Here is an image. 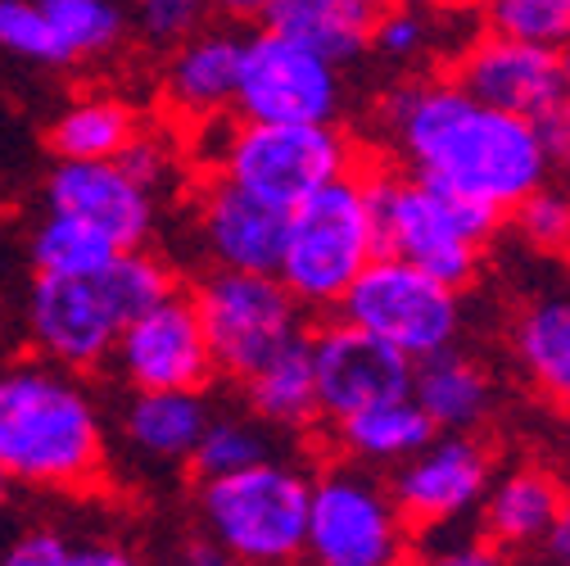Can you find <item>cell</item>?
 I'll return each mask as SVG.
<instances>
[{"mask_svg": "<svg viewBox=\"0 0 570 566\" xmlns=\"http://www.w3.org/2000/svg\"><path fill=\"white\" fill-rule=\"evenodd\" d=\"M381 118L412 177L512 208L530 199L557 159L539 123L493 109L458 82H407L385 96Z\"/></svg>", "mask_w": 570, "mask_h": 566, "instance_id": "cell-1", "label": "cell"}, {"mask_svg": "<svg viewBox=\"0 0 570 566\" xmlns=\"http://www.w3.org/2000/svg\"><path fill=\"white\" fill-rule=\"evenodd\" d=\"M100 467V417L68 368H10L0 381V471L37 489H87Z\"/></svg>", "mask_w": 570, "mask_h": 566, "instance_id": "cell-2", "label": "cell"}, {"mask_svg": "<svg viewBox=\"0 0 570 566\" xmlns=\"http://www.w3.org/2000/svg\"><path fill=\"white\" fill-rule=\"evenodd\" d=\"M372 199L381 223V254L425 267L453 291H462L475 276L480 245L508 218L489 199L394 173H372Z\"/></svg>", "mask_w": 570, "mask_h": 566, "instance_id": "cell-3", "label": "cell"}, {"mask_svg": "<svg viewBox=\"0 0 570 566\" xmlns=\"http://www.w3.org/2000/svg\"><path fill=\"white\" fill-rule=\"evenodd\" d=\"M381 258V223L372 177L348 173L322 186L291 214L281 281L304 309H340L372 263Z\"/></svg>", "mask_w": 570, "mask_h": 566, "instance_id": "cell-4", "label": "cell"}, {"mask_svg": "<svg viewBox=\"0 0 570 566\" xmlns=\"http://www.w3.org/2000/svg\"><path fill=\"white\" fill-rule=\"evenodd\" d=\"M208 539L240 566H291L308 553L313 485L291 462H258L236 476L199 480Z\"/></svg>", "mask_w": 570, "mask_h": 566, "instance_id": "cell-5", "label": "cell"}, {"mask_svg": "<svg viewBox=\"0 0 570 566\" xmlns=\"http://www.w3.org/2000/svg\"><path fill=\"white\" fill-rule=\"evenodd\" d=\"M195 309L213 349V363L232 381H249L276 353L308 340L304 304L276 272L213 267L195 286Z\"/></svg>", "mask_w": 570, "mask_h": 566, "instance_id": "cell-6", "label": "cell"}, {"mask_svg": "<svg viewBox=\"0 0 570 566\" xmlns=\"http://www.w3.org/2000/svg\"><path fill=\"white\" fill-rule=\"evenodd\" d=\"M223 177L295 214L322 186L353 173V146L331 123H249L227 127L218 146Z\"/></svg>", "mask_w": 570, "mask_h": 566, "instance_id": "cell-7", "label": "cell"}, {"mask_svg": "<svg viewBox=\"0 0 570 566\" xmlns=\"http://www.w3.org/2000/svg\"><path fill=\"white\" fill-rule=\"evenodd\" d=\"M340 318L390 340L412 363L431 359L440 349H453V335L462 326L458 291L394 254H381L353 281V291L340 304Z\"/></svg>", "mask_w": 570, "mask_h": 566, "instance_id": "cell-8", "label": "cell"}, {"mask_svg": "<svg viewBox=\"0 0 570 566\" xmlns=\"http://www.w3.org/2000/svg\"><path fill=\"white\" fill-rule=\"evenodd\" d=\"M308 566H407V517L363 467H331L313 485Z\"/></svg>", "mask_w": 570, "mask_h": 566, "instance_id": "cell-9", "label": "cell"}, {"mask_svg": "<svg viewBox=\"0 0 570 566\" xmlns=\"http://www.w3.org/2000/svg\"><path fill=\"white\" fill-rule=\"evenodd\" d=\"M340 64L263 28L245 41L236 114L249 123H331L340 109Z\"/></svg>", "mask_w": 570, "mask_h": 566, "instance_id": "cell-10", "label": "cell"}, {"mask_svg": "<svg viewBox=\"0 0 570 566\" xmlns=\"http://www.w3.org/2000/svg\"><path fill=\"white\" fill-rule=\"evenodd\" d=\"M23 322L37 344V353L55 368L87 372L100 368L118 349L122 318L109 300V291L96 281H63V276H32Z\"/></svg>", "mask_w": 570, "mask_h": 566, "instance_id": "cell-11", "label": "cell"}, {"mask_svg": "<svg viewBox=\"0 0 570 566\" xmlns=\"http://www.w3.org/2000/svg\"><path fill=\"white\" fill-rule=\"evenodd\" d=\"M453 82L462 91H471L475 100L521 114L530 123H548L557 114L570 109V91H566V68H561V50L548 46H530L517 37H475L462 59Z\"/></svg>", "mask_w": 570, "mask_h": 566, "instance_id": "cell-12", "label": "cell"}, {"mask_svg": "<svg viewBox=\"0 0 570 566\" xmlns=\"http://www.w3.org/2000/svg\"><path fill=\"white\" fill-rule=\"evenodd\" d=\"M118 372L131 390H204L218 372L195 300H164L118 335Z\"/></svg>", "mask_w": 570, "mask_h": 566, "instance_id": "cell-13", "label": "cell"}, {"mask_svg": "<svg viewBox=\"0 0 570 566\" xmlns=\"http://www.w3.org/2000/svg\"><path fill=\"white\" fill-rule=\"evenodd\" d=\"M313 340V363H317V390H322V417L344 421L381 399L407 394L416 363L399 353L390 340L353 326V322H326Z\"/></svg>", "mask_w": 570, "mask_h": 566, "instance_id": "cell-14", "label": "cell"}, {"mask_svg": "<svg viewBox=\"0 0 570 566\" xmlns=\"http://www.w3.org/2000/svg\"><path fill=\"white\" fill-rule=\"evenodd\" d=\"M489 449L475 436L449 431L394 467L390 494L412 526H444L466 517L480 499H489Z\"/></svg>", "mask_w": 570, "mask_h": 566, "instance_id": "cell-15", "label": "cell"}, {"mask_svg": "<svg viewBox=\"0 0 570 566\" xmlns=\"http://www.w3.org/2000/svg\"><path fill=\"white\" fill-rule=\"evenodd\" d=\"M41 195L46 214L87 218L122 250H140L155 227V191L140 186L118 159H55Z\"/></svg>", "mask_w": 570, "mask_h": 566, "instance_id": "cell-16", "label": "cell"}, {"mask_svg": "<svg viewBox=\"0 0 570 566\" xmlns=\"http://www.w3.org/2000/svg\"><path fill=\"white\" fill-rule=\"evenodd\" d=\"M291 214L249 195L232 177L208 182L199 199V241L204 254L232 272H281Z\"/></svg>", "mask_w": 570, "mask_h": 566, "instance_id": "cell-17", "label": "cell"}, {"mask_svg": "<svg viewBox=\"0 0 570 566\" xmlns=\"http://www.w3.org/2000/svg\"><path fill=\"white\" fill-rule=\"evenodd\" d=\"M385 14L390 0H272L263 28L326 55L331 64H348L376 46Z\"/></svg>", "mask_w": 570, "mask_h": 566, "instance_id": "cell-18", "label": "cell"}, {"mask_svg": "<svg viewBox=\"0 0 570 566\" xmlns=\"http://www.w3.org/2000/svg\"><path fill=\"white\" fill-rule=\"evenodd\" d=\"M245 68V41L232 32H199L186 46H177L164 91L168 100L190 118H218L227 105L236 109Z\"/></svg>", "mask_w": 570, "mask_h": 566, "instance_id": "cell-19", "label": "cell"}, {"mask_svg": "<svg viewBox=\"0 0 570 566\" xmlns=\"http://www.w3.org/2000/svg\"><path fill=\"white\" fill-rule=\"evenodd\" d=\"M208 421L199 390H136L122 412V440L155 462H190Z\"/></svg>", "mask_w": 570, "mask_h": 566, "instance_id": "cell-20", "label": "cell"}, {"mask_svg": "<svg viewBox=\"0 0 570 566\" xmlns=\"http://www.w3.org/2000/svg\"><path fill=\"white\" fill-rule=\"evenodd\" d=\"M335 431H340V445L367 467H399L412 453H421L425 445H435V436H440V427L431 421V412L416 403L412 390L335 421Z\"/></svg>", "mask_w": 570, "mask_h": 566, "instance_id": "cell-21", "label": "cell"}, {"mask_svg": "<svg viewBox=\"0 0 570 566\" xmlns=\"http://www.w3.org/2000/svg\"><path fill=\"white\" fill-rule=\"evenodd\" d=\"M517 363L530 386L570 412V295H543L525 304L512 331Z\"/></svg>", "mask_w": 570, "mask_h": 566, "instance_id": "cell-22", "label": "cell"}, {"mask_svg": "<svg viewBox=\"0 0 570 566\" xmlns=\"http://www.w3.org/2000/svg\"><path fill=\"white\" fill-rule=\"evenodd\" d=\"M566 504L561 485L539 471V467H521L508 480H498L484 499V535L498 548H530L543 544L557 513Z\"/></svg>", "mask_w": 570, "mask_h": 566, "instance_id": "cell-23", "label": "cell"}, {"mask_svg": "<svg viewBox=\"0 0 570 566\" xmlns=\"http://www.w3.org/2000/svg\"><path fill=\"white\" fill-rule=\"evenodd\" d=\"M412 394L431 412L440 431H458V436L480 427L489 412V377L480 372L475 359H466L458 349H440L431 359H421L412 372Z\"/></svg>", "mask_w": 570, "mask_h": 566, "instance_id": "cell-24", "label": "cell"}, {"mask_svg": "<svg viewBox=\"0 0 570 566\" xmlns=\"http://www.w3.org/2000/svg\"><path fill=\"white\" fill-rule=\"evenodd\" d=\"M249 390V412L263 427L299 431L322 412V390H317V363H313V340H299L295 349L276 353V359L245 381Z\"/></svg>", "mask_w": 570, "mask_h": 566, "instance_id": "cell-25", "label": "cell"}, {"mask_svg": "<svg viewBox=\"0 0 570 566\" xmlns=\"http://www.w3.org/2000/svg\"><path fill=\"white\" fill-rule=\"evenodd\" d=\"M122 245L87 218L46 214L28 236L32 276H63V281H96L114 267Z\"/></svg>", "mask_w": 570, "mask_h": 566, "instance_id": "cell-26", "label": "cell"}, {"mask_svg": "<svg viewBox=\"0 0 570 566\" xmlns=\"http://www.w3.org/2000/svg\"><path fill=\"white\" fill-rule=\"evenodd\" d=\"M136 118L127 105L96 96V100H78L68 105L50 131H46V150L55 159H118L131 140H136Z\"/></svg>", "mask_w": 570, "mask_h": 566, "instance_id": "cell-27", "label": "cell"}, {"mask_svg": "<svg viewBox=\"0 0 570 566\" xmlns=\"http://www.w3.org/2000/svg\"><path fill=\"white\" fill-rule=\"evenodd\" d=\"M267 458L272 453H267V436L258 427V417H213L195 458H190V471L199 480H218V476L249 471Z\"/></svg>", "mask_w": 570, "mask_h": 566, "instance_id": "cell-28", "label": "cell"}, {"mask_svg": "<svg viewBox=\"0 0 570 566\" xmlns=\"http://www.w3.org/2000/svg\"><path fill=\"white\" fill-rule=\"evenodd\" d=\"M100 286L109 291V300H114V309H118L122 322L150 313L155 304H164V300L177 295L168 263L155 258V254H146V250H122L114 258V267L100 276Z\"/></svg>", "mask_w": 570, "mask_h": 566, "instance_id": "cell-29", "label": "cell"}, {"mask_svg": "<svg viewBox=\"0 0 570 566\" xmlns=\"http://www.w3.org/2000/svg\"><path fill=\"white\" fill-rule=\"evenodd\" d=\"M41 6L50 10L73 64L109 55L122 41V10L114 0H41Z\"/></svg>", "mask_w": 570, "mask_h": 566, "instance_id": "cell-30", "label": "cell"}, {"mask_svg": "<svg viewBox=\"0 0 570 566\" xmlns=\"http://www.w3.org/2000/svg\"><path fill=\"white\" fill-rule=\"evenodd\" d=\"M0 46L14 59L46 64V68L73 64V55H68V46L41 0H0Z\"/></svg>", "mask_w": 570, "mask_h": 566, "instance_id": "cell-31", "label": "cell"}, {"mask_svg": "<svg viewBox=\"0 0 570 566\" xmlns=\"http://www.w3.org/2000/svg\"><path fill=\"white\" fill-rule=\"evenodd\" d=\"M489 32L517 37L530 46H570V0H489Z\"/></svg>", "mask_w": 570, "mask_h": 566, "instance_id": "cell-32", "label": "cell"}, {"mask_svg": "<svg viewBox=\"0 0 570 566\" xmlns=\"http://www.w3.org/2000/svg\"><path fill=\"white\" fill-rule=\"evenodd\" d=\"M512 223L534 250H552V254L570 250V195L539 186L530 199H521L512 208Z\"/></svg>", "mask_w": 570, "mask_h": 566, "instance_id": "cell-33", "label": "cell"}, {"mask_svg": "<svg viewBox=\"0 0 570 566\" xmlns=\"http://www.w3.org/2000/svg\"><path fill=\"white\" fill-rule=\"evenodd\" d=\"M208 0H136V23L155 46H186L208 19Z\"/></svg>", "mask_w": 570, "mask_h": 566, "instance_id": "cell-34", "label": "cell"}, {"mask_svg": "<svg viewBox=\"0 0 570 566\" xmlns=\"http://www.w3.org/2000/svg\"><path fill=\"white\" fill-rule=\"evenodd\" d=\"M73 548L78 544L55 526H28L23 535L10 539L0 566H73Z\"/></svg>", "mask_w": 570, "mask_h": 566, "instance_id": "cell-35", "label": "cell"}, {"mask_svg": "<svg viewBox=\"0 0 570 566\" xmlns=\"http://www.w3.org/2000/svg\"><path fill=\"white\" fill-rule=\"evenodd\" d=\"M425 46H431V23L412 6H390V14L376 28V50L390 59H416Z\"/></svg>", "mask_w": 570, "mask_h": 566, "instance_id": "cell-36", "label": "cell"}, {"mask_svg": "<svg viewBox=\"0 0 570 566\" xmlns=\"http://www.w3.org/2000/svg\"><path fill=\"white\" fill-rule=\"evenodd\" d=\"M118 164L140 182V186H159L164 182V173H168V155H164V146H159V140H150V136H136L131 140V146L118 155Z\"/></svg>", "mask_w": 570, "mask_h": 566, "instance_id": "cell-37", "label": "cell"}, {"mask_svg": "<svg viewBox=\"0 0 570 566\" xmlns=\"http://www.w3.org/2000/svg\"><path fill=\"white\" fill-rule=\"evenodd\" d=\"M421 566H508L503 548L493 539H471V544H449V548H435Z\"/></svg>", "mask_w": 570, "mask_h": 566, "instance_id": "cell-38", "label": "cell"}, {"mask_svg": "<svg viewBox=\"0 0 570 566\" xmlns=\"http://www.w3.org/2000/svg\"><path fill=\"white\" fill-rule=\"evenodd\" d=\"M73 566H140V557L114 539H82L73 548Z\"/></svg>", "mask_w": 570, "mask_h": 566, "instance_id": "cell-39", "label": "cell"}, {"mask_svg": "<svg viewBox=\"0 0 570 566\" xmlns=\"http://www.w3.org/2000/svg\"><path fill=\"white\" fill-rule=\"evenodd\" d=\"M543 557L552 566H570V499L561 504V513H557V521H552V530L543 539Z\"/></svg>", "mask_w": 570, "mask_h": 566, "instance_id": "cell-40", "label": "cell"}, {"mask_svg": "<svg viewBox=\"0 0 570 566\" xmlns=\"http://www.w3.org/2000/svg\"><path fill=\"white\" fill-rule=\"evenodd\" d=\"M208 6L227 19H263L272 10V0H208Z\"/></svg>", "mask_w": 570, "mask_h": 566, "instance_id": "cell-41", "label": "cell"}, {"mask_svg": "<svg viewBox=\"0 0 570 566\" xmlns=\"http://www.w3.org/2000/svg\"><path fill=\"white\" fill-rule=\"evenodd\" d=\"M177 566H232V557H227L218 544H208V548H190Z\"/></svg>", "mask_w": 570, "mask_h": 566, "instance_id": "cell-42", "label": "cell"}, {"mask_svg": "<svg viewBox=\"0 0 570 566\" xmlns=\"http://www.w3.org/2000/svg\"><path fill=\"white\" fill-rule=\"evenodd\" d=\"M440 6H453V10H475V6H489V0H440Z\"/></svg>", "mask_w": 570, "mask_h": 566, "instance_id": "cell-43", "label": "cell"}, {"mask_svg": "<svg viewBox=\"0 0 570 566\" xmlns=\"http://www.w3.org/2000/svg\"><path fill=\"white\" fill-rule=\"evenodd\" d=\"M561 68H566V91H570V46L561 50Z\"/></svg>", "mask_w": 570, "mask_h": 566, "instance_id": "cell-44", "label": "cell"}, {"mask_svg": "<svg viewBox=\"0 0 570 566\" xmlns=\"http://www.w3.org/2000/svg\"><path fill=\"white\" fill-rule=\"evenodd\" d=\"M561 159H566V168H570V131H566V140H561Z\"/></svg>", "mask_w": 570, "mask_h": 566, "instance_id": "cell-45", "label": "cell"}]
</instances>
